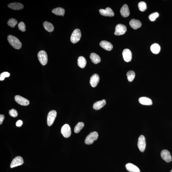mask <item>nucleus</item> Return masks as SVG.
<instances>
[{
    "label": "nucleus",
    "instance_id": "2eb2a0df",
    "mask_svg": "<svg viewBox=\"0 0 172 172\" xmlns=\"http://www.w3.org/2000/svg\"><path fill=\"white\" fill-rule=\"evenodd\" d=\"M100 45L102 48L107 51L111 50L113 47L111 43L106 41H102L100 42Z\"/></svg>",
    "mask_w": 172,
    "mask_h": 172
},
{
    "label": "nucleus",
    "instance_id": "0eeeda50",
    "mask_svg": "<svg viewBox=\"0 0 172 172\" xmlns=\"http://www.w3.org/2000/svg\"><path fill=\"white\" fill-rule=\"evenodd\" d=\"M61 133L65 137H69L70 136L71 133L70 127L68 124L64 125L61 128Z\"/></svg>",
    "mask_w": 172,
    "mask_h": 172
},
{
    "label": "nucleus",
    "instance_id": "f704fd0d",
    "mask_svg": "<svg viewBox=\"0 0 172 172\" xmlns=\"http://www.w3.org/2000/svg\"><path fill=\"white\" fill-rule=\"evenodd\" d=\"M22 124L23 122L22 121L20 120H19L18 121H17V122H16V125L17 127H20L22 125Z\"/></svg>",
    "mask_w": 172,
    "mask_h": 172
},
{
    "label": "nucleus",
    "instance_id": "f03ea898",
    "mask_svg": "<svg viewBox=\"0 0 172 172\" xmlns=\"http://www.w3.org/2000/svg\"><path fill=\"white\" fill-rule=\"evenodd\" d=\"M99 135L97 132H91L86 137L85 140V144L88 145L92 144L94 141L97 140Z\"/></svg>",
    "mask_w": 172,
    "mask_h": 172
},
{
    "label": "nucleus",
    "instance_id": "bb28decb",
    "mask_svg": "<svg viewBox=\"0 0 172 172\" xmlns=\"http://www.w3.org/2000/svg\"><path fill=\"white\" fill-rule=\"evenodd\" d=\"M84 124L83 122H79L77 124L74 128V131L76 133H78L84 128Z\"/></svg>",
    "mask_w": 172,
    "mask_h": 172
},
{
    "label": "nucleus",
    "instance_id": "c9c22d12",
    "mask_svg": "<svg viewBox=\"0 0 172 172\" xmlns=\"http://www.w3.org/2000/svg\"><path fill=\"white\" fill-rule=\"evenodd\" d=\"M5 118V116L4 115H0V124L1 125L2 123V122Z\"/></svg>",
    "mask_w": 172,
    "mask_h": 172
},
{
    "label": "nucleus",
    "instance_id": "c756f323",
    "mask_svg": "<svg viewBox=\"0 0 172 172\" xmlns=\"http://www.w3.org/2000/svg\"><path fill=\"white\" fill-rule=\"evenodd\" d=\"M18 22L14 18H11L9 20L8 24L9 26L12 27H14L17 24Z\"/></svg>",
    "mask_w": 172,
    "mask_h": 172
},
{
    "label": "nucleus",
    "instance_id": "6ab92c4d",
    "mask_svg": "<svg viewBox=\"0 0 172 172\" xmlns=\"http://www.w3.org/2000/svg\"><path fill=\"white\" fill-rule=\"evenodd\" d=\"M127 170L130 172H140V170L136 165L131 163H128L126 164Z\"/></svg>",
    "mask_w": 172,
    "mask_h": 172
},
{
    "label": "nucleus",
    "instance_id": "412c9836",
    "mask_svg": "<svg viewBox=\"0 0 172 172\" xmlns=\"http://www.w3.org/2000/svg\"><path fill=\"white\" fill-rule=\"evenodd\" d=\"M8 7L13 10H19L22 9L24 8V6L20 3H14L9 4Z\"/></svg>",
    "mask_w": 172,
    "mask_h": 172
},
{
    "label": "nucleus",
    "instance_id": "9b49d317",
    "mask_svg": "<svg viewBox=\"0 0 172 172\" xmlns=\"http://www.w3.org/2000/svg\"><path fill=\"white\" fill-rule=\"evenodd\" d=\"M161 155L162 158L166 162L169 163L171 161L172 159L171 156L169 151L168 150H163L161 151Z\"/></svg>",
    "mask_w": 172,
    "mask_h": 172
},
{
    "label": "nucleus",
    "instance_id": "a211bd4d",
    "mask_svg": "<svg viewBox=\"0 0 172 172\" xmlns=\"http://www.w3.org/2000/svg\"><path fill=\"white\" fill-rule=\"evenodd\" d=\"M106 104V100H103L100 101L96 102L93 105V108L96 110H100Z\"/></svg>",
    "mask_w": 172,
    "mask_h": 172
},
{
    "label": "nucleus",
    "instance_id": "7c9ffc66",
    "mask_svg": "<svg viewBox=\"0 0 172 172\" xmlns=\"http://www.w3.org/2000/svg\"><path fill=\"white\" fill-rule=\"evenodd\" d=\"M159 14L158 13L156 12L150 14L149 16V18L151 21H154L157 17H158Z\"/></svg>",
    "mask_w": 172,
    "mask_h": 172
},
{
    "label": "nucleus",
    "instance_id": "c85d7f7f",
    "mask_svg": "<svg viewBox=\"0 0 172 172\" xmlns=\"http://www.w3.org/2000/svg\"><path fill=\"white\" fill-rule=\"evenodd\" d=\"M138 7L140 11L142 12L145 11L147 9L146 4L143 1L139 2L138 4Z\"/></svg>",
    "mask_w": 172,
    "mask_h": 172
},
{
    "label": "nucleus",
    "instance_id": "39448f33",
    "mask_svg": "<svg viewBox=\"0 0 172 172\" xmlns=\"http://www.w3.org/2000/svg\"><path fill=\"white\" fill-rule=\"evenodd\" d=\"M114 35L116 36H121L126 33L127 29L126 26L122 24H118L116 25L115 29Z\"/></svg>",
    "mask_w": 172,
    "mask_h": 172
},
{
    "label": "nucleus",
    "instance_id": "393cba45",
    "mask_svg": "<svg viewBox=\"0 0 172 172\" xmlns=\"http://www.w3.org/2000/svg\"><path fill=\"white\" fill-rule=\"evenodd\" d=\"M52 12L55 15L58 16H64L65 14V10L61 8H58L52 10Z\"/></svg>",
    "mask_w": 172,
    "mask_h": 172
},
{
    "label": "nucleus",
    "instance_id": "2f4dec72",
    "mask_svg": "<svg viewBox=\"0 0 172 172\" xmlns=\"http://www.w3.org/2000/svg\"><path fill=\"white\" fill-rule=\"evenodd\" d=\"M10 76L9 73L7 72H4L1 73L0 75V81H3L5 79V78L9 77Z\"/></svg>",
    "mask_w": 172,
    "mask_h": 172
},
{
    "label": "nucleus",
    "instance_id": "9d476101",
    "mask_svg": "<svg viewBox=\"0 0 172 172\" xmlns=\"http://www.w3.org/2000/svg\"><path fill=\"white\" fill-rule=\"evenodd\" d=\"M24 163V161L22 157L18 156L15 157L11 162L10 167L11 168L18 167L22 165Z\"/></svg>",
    "mask_w": 172,
    "mask_h": 172
},
{
    "label": "nucleus",
    "instance_id": "1a4fd4ad",
    "mask_svg": "<svg viewBox=\"0 0 172 172\" xmlns=\"http://www.w3.org/2000/svg\"><path fill=\"white\" fill-rule=\"evenodd\" d=\"M15 101L19 104L22 106H27L30 104V102L28 100L20 95H16L15 97Z\"/></svg>",
    "mask_w": 172,
    "mask_h": 172
},
{
    "label": "nucleus",
    "instance_id": "4468645a",
    "mask_svg": "<svg viewBox=\"0 0 172 172\" xmlns=\"http://www.w3.org/2000/svg\"><path fill=\"white\" fill-rule=\"evenodd\" d=\"M100 79V77L98 74H94L90 78V83L91 87H96L99 83Z\"/></svg>",
    "mask_w": 172,
    "mask_h": 172
},
{
    "label": "nucleus",
    "instance_id": "6e6552de",
    "mask_svg": "<svg viewBox=\"0 0 172 172\" xmlns=\"http://www.w3.org/2000/svg\"><path fill=\"white\" fill-rule=\"evenodd\" d=\"M138 146L140 151L141 152H143L146 147L145 137L143 135H141L138 138Z\"/></svg>",
    "mask_w": 172,
    "mask_h": 172
},
{
    "label": "nucleus",
    "instance_id": "473e14b6",
    "mask_svg": "<svg viewBox=\"0 0 172 172\" xmlns=\"http://www.w3.org/2000/svg\"><path fill=\"white\" fill-rule=\"evenodd\" d=\"M19 30L22 32H25L26 31V26L24 23L23 22H20L18 25Z\"/></svg>",
    "mask_w": 172,
    "mask_h": 172
},
{
    "label": "nucleus",
    "instance_id": "f257e3e1",
    "mask_svg": "<svg viewBox=\"0 0 172 172\" xmlns=\"http://www.w3.org/2000/svg\"><path fill=\"white\" fill-rule=\"evenodd\" d=\"M8 40L10 44L15 49H19L21 48L22 44L21 42L15 36L10 35L8 36Z\"/></svg>",
    "mask_w": 172,
    "mask_h": 172
},
{
    "label": "nucleus",
    "instance_id": "423d86ee",
    "mask_svg": "<svg viewBox=\"0 0 172 172\" xmlns=\"http://www.w3.org/2000/svg\"><path fill=\"white\" fill-rule=\"evenodd\" d=\"M57 116V112L55 110H52L48 113L47 118V123L48 126H51L53 124Z\"/></svg>",
    "mask_w": 172,
    "mask_h": 172
},
{
    "label": "nucleus",
    "instance_id": "e433bc0d",
    "mask_svg": "<svg viewBox=\"0 0 172 172\" xmlns=\"http://www.w3.org/2000/svg\"><path fill=\"white\" fill-rule=\"evenodd\" d=\"M170 172H172V170H171V171H170Z\"/></svg>",
    "mask_w": 172,
    "mask_h": 172
},
{
    "label": "nucleus",
    "instance_id": "f8f14e48",
    "mask_svg": "<svg viewBox=\"0 0 172 172\" xmlns=\"http://www.w3.org/2000/svg\"><path fill=\"white\" fill-rule=\"evenodd\" d=\"M99 12L101 15L105 16L113 17L114 15V12L111 8L109 7L106 9H100L99 10Z\"/></svg>",
    "mask_w": 172,
    "mask_h": 172
},
{
    "label": "nucleus",
    "instance_id": "b1692460",
    "mask_svg": "<svg viewBox=\"0 0 172 172\" xmlns=\"http://www.w3.org/2000/svg\"><path fill=\"white\" fill-rule=\"evenodd\" d=\"M160 47L157 43H154L151 46V50L153 53L157 54L159 53L160 51Z\"/></svg>",
    "mask_w": 172,
    "mask_h": 172
},
{
    "label": "nucleus",
    "instance_id": "72a5a7b5",
    "mask_svg": "<svg viewBox=\"0 0 172 172\" xmlns=\"http://www.w3.org/2000/svg\"><path fill=\"white\" fill-rule=\"evenodd\" d=\"M9 114L10 116L14 117H16L18 116V113L15 109H12L9 110Z\"/></svg>",
    "mask_w": 172,
    "mask_h": 172
},
{
    "label": "nucleus",
    "instance_id": "20e7f679",
    "mask_svg": "<svg viewBox=\"0 0 172 172\" xmlns=\"http://www.w3.org/2000/svg\"><path fill=\"white\" fill-rule=\"evenodd\" d=\"M38 58L39 62L43 66L47 64L48 61L47 54L45 51L41 50L38 54Z\"/></svg>",
    "mask_w": 172,
    "mask_h": 172
},
{
    "label": "nucleus",
    "instance_id": "4be33fe9",
    "mask_svg": "<svg viewBox=\"0 0 172 172\" xmlns=\"http://www.w3.org/2000/svg\"><path fill=\"white\" fill-rule=\"evenodd\" d=\"M90 58L92 62L95 64L100 63L101 61L100 56L95 53H91L90 55Z\"/></svg>",
    "mask_w": 172,
    "mask_h": 172
},
{
    "label": "nucleus",
    "instance_id": "5701e85b",
    "mask_svg": "<svg viewBox=\"0 0 172 172\" xmlns=\"http://www.w3.org/2000/svg\"><path fill=\"white\" fill-rule=\"evenodd\" d=\"M87 60L83 56H81L78 58V65L81 68H84L87 65Z\"/></svg>",
    "mask_w": 172,
    "mask_h": 172
},
{
    "label": "nucleus",
    "instance_id": "cd10ccee",
    "mask_svg": "<svg viewBox=\"0 0 172 172\" xmlns=\"http://www.w3.org/2000/svg\"><path fill=\"white\" fill-rule=\"evenodd\" d=\"M128 79L129 82H132L133 81L135 77V73L134 71H130L127 72V74Z\"/></svg>",
    "mask_w": 172,
    "mask_h": 172
},
{
    "label": "nucleus",
    "instance_id": "ddd939ff",
    "mask_svg": "<svg viewBox=\"0 0 172 172\" xmlns=\"http://www.w3.org/2000/svg\"><path fill=\"white\" fill-rule=\"evenodd\" d=\"M124 59L125 62H129L131 60L132 58V54L131 52L129 49H125L123 50L122 52Z\"/></svg>",
    "mask_w": 172,
    "mask_h": 172
},
{
    "label": "nucleus",
    "instance_id": "7ed1b4c3",
    "mask_svg": "<svg viewBox=\"0 0 172 172\" xmlns=\"http://www.w3.org/2000/svg\"><path fill=\"white\" fill-rule=\"evenodd\" d=\"M81 31L78 29H76L71 34V41L73 43H76L81 39Z\"/></svg>",
    "mask_w": 172,
    "mask_h": 172
},
{
    "label": "nucleus",
    "instance_id": "dca6fc26",
    "mask_svg": "<svg viewBox=\"0 0 172 172\" xmlns=\"http://www.w3.org/2000/svg\"><path fill=\"white\" fill-rule=\"evenodd\" d=\"M130 26L134 30H137L140 28L142 26V23L139 20L132 19L129 22Z\"/></svg>",
    "mask_w": 172,
    "mask_h": 172
},
{
    "label": "nucleus",
    "instance_id": "aec40b11",
    "mask_svg": "<svg viewBox=\"0 0 172 172\" xmlns=\"http://www.w3.org/2000/svg\"><path fill=\"white\" fill-rule=\"evenodd\" d=\"M139 101L141 104L145 105H151L152 104V100L151 99L146 97H142L139 99Z\"/></svg>",
    "mask_w": 172,
    "mask_h": 172
},
{
    "label": "nucleus",
    "instance_id": "f3484780",
    "mask_svg": "<svg viewBox=\"0 0 172 172\" xmlns=\"http://www.w3.org/2000/svg\"><path fill=\"white\" fill-rule=\"evenodd\" d=\"M121 14L124 17L129 16L130 14V12L129 7L126 4H124L120 10Z\"/></svg>",
    "mask_w": 172,
    "mask_h": 172
},
{
    "label": "nucleus",
    "instance_id": "a878e982",
    "mask_svg": "<svg viewBox=\"0 0 172 172\" xmlns=\"http://www.w3.org/2000/svg\"><path fill=\"white\" fill-rule=\"evenodd\" d=\"M43 26L45 30L48 32H51L53 31L54 27L51 23L48 22V21H45L43 23Z\"/></svg>",
    "mask_w": 172,
    "mask_h": 172
}]
</instances>
